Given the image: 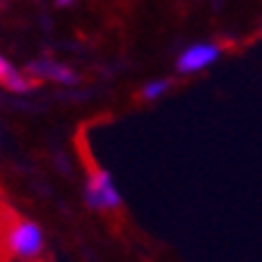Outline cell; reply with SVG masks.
Returning <instances> with one entry per match:
<instances>
[{
  "label": "cell",
  "instance_id": "6da1fadb",
  "mask_svg": "<svg viewBox=\"0 0 262 262\" xmlns=\"http://www.w3.org/2000/svg\"><path fill=\"white\" fill-rule=\"evenodd\" d=\"M222 56V46L219 43H212V41H200V43H192L183 51L178 60H176V70L181 75H192V72H202L207 70L209 65H214Z\"/></svg>",
  "mask_w": 262,
  "mask_h": 262
},
{
  "label": "cell",
  "instance_id": "7a4b0ae2",
  "mask_svg": "<svg viewBox=\"0 0 262 262\" xmlns=\"http://www.w3.org/2000/svg\"><path fill=\"white\" fill-rule=\"evenodd\" d=\"M87 205L92 209H118L120 207V192L113 185L108 171H94L87 183Z\"/></svg>",
  "mask_w": 262,
  "mask_h": 262
},
{
  "label": "cell",
  "instance_id": "3957f363",
  "mask_svg": "<svg viewBox=\"0 0 262 262\" xmlns=\"http://www.w3.org/2000/svg\"><path fill=\"white\" fill-rule=\"evenodd\" d=\"M8 248L17 257H36L43 248V233L34 222H19L8 233Z\"/></svg>",
  "mask_w": 262,
  "mask_h": 262
},
{
  "label": "cell",
  "instance_id": "277c9868",
  "mask_svg": "<svg viewBox=\"0 0 262 262\" xmlns=\"http://www.w3.org/2000/svg\"><path fill=\"white\" fill-rule=\"evenodd\" d=\"M27 72L32 77H39V80H51V82H58V84H75L77 82V75L65 68L60 63H48V60H39V63H32L27 68Z\"/></svg>",
  "mask_w": 262,
  "mask_h": 262
},
{
  "label": "cell",
  "instance_id": "5b68a950",
  "mask_svg": "<svg viewBox=\"0 0 262 262\" xmlns=\"http://www.w3.org/2000/svg\"><path fill=\"white\" fill-rule=\"evenodd\" d=\"M0 84H5L10 92H19V94L34 89V80H29L22 72H17L15 65L3 56H0Z\"/></svg>",
  "mask_w": 262,
  "mask_h": 262
},
{
  "label": "cell",
  "instance_id": "8992f818",
  "mask_svg": "<svg viewBox=\"0 0 262 262\" xmlns=\"http://www.w3.org/2000/svg\"><path fill=\"white\" fill-rule=\"evenodd\" d=\"M168 87H171V82L168 80H151V82H147V84L142 87V99L154 101V99H159V96L166 94Z\"/></svg>",
  "mask_w": 262,
  "mask_h": 262
}]
</instances>
